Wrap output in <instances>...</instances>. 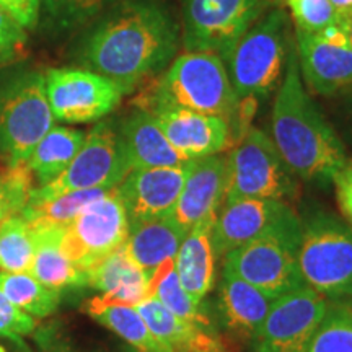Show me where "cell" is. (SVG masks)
I'll return each mask as SVG.
<instances>
[{"mask_svg": "<svg viewBox=\"0 0 352 352\" xmlns=\"http://www.w3.org/2000/svg\"><path fill=\"white\" fill-rule=\"evenodd\" d=\"M178 26L151 0L122 3L100 21L82 47V64L116 83L122 95L173 60Z\"/></svg>", "mask_w": 352, "mask_h": 352, "instance_id": "obj_1", "label": "cell"}, {"mask_svg": "<svg viewBox=\"0 0 352 352\" xmlns=\"http://www.w3.org/2000/svg\"><path fill=\"white\" fill-rule=\"evenodd\" d=\"M271 114L272 142L297 178L324 184L347 162L344 145L305 90L296 50L289 51Z\"/></svg>", "mask_w": 352, "mask_h": 352, "instance_id": "obj_2", "label": "cell"}, {"mask_svg": "<svg viewBox=\"0 0 352 352\" xmlns=\"http://www.w3.org/2000/svg\"><path fill=\"white\" fill-rule=\"evenodd\" d=\"M139 109L182 108L219 116L230 124L236 142L240 101L223 59L214 52H184L135 100Z\"/></svg>", "mask_w": 352, "mask_h": 352, "instance_id": "obj_3", "label": "cell"}, {"mask_svg": "<svg viewBox=\"0 0 352 352\" xmlns=\"http://www.w3.org/2000/svg\"><path fill=\"white\" fill-rule=\"evenodd\" d=\"M289 21L283 10L267 13L223 57L240 103L271 95L287 63Z\"/></svg>", "mask_w": 352, "mask_h": 352, "instance_id": "obj_4", "label": "cell"}, {"mask_svg": "<svg viewBox=\"0 0 352 352\" xmlns=\"http://www.w3.org/2000/svg\"><path fill=\"white\" fill-rule=\"evenodd\" d=\"M46 80L36 70H21L0 82V162L23 165L54 127Z\"/></svg>", "mask_w": 352, "mask_h": 352, "instance_id": "obj_5", "label": "cell"}, {"mask_svg": "<svg viewBox=\"0 0 352 352\" xmlns=\"http://www.w3.org/2000/svg\"><path fill=\"white\" fill-rule=\"evenodd\" d=\"M298 267L303 284L323 297H352V227L316 210L302 220Z\"/></svg>", "mask_w": 352, "mask_h": 352, "instance_id": "obj_6", "label": "cell"}, {"mask_svg": "<svg viewBox=\"0 0 352 352\" xmlns=\"http://www.w3.org/2000/svg\"><path fill=\"white\" fill-rule=\"evenodd\" d=\"M226 202L236 199H292L297 176L263 131L250 127L226 157Z\"/></svg>", "mask_w": 352, "mask_h": 352, "instance_id": "obj_7", "label": "cell"}, {"mask_svg": "<svg viewBox=\"0 0 352 352\" xmlns=\"http://www.w3.org/2000/svg\"><path fill=\"white\" fill-rule=\"evenodd\" d=\"M131 171L121 131L113 121H101L87 134L82 148L54 182L34 188L28 201H46L64 192L114 188Z\"/></svg>", "mask_w": 352, "mask_h": 352, "instance_id": "obj_8", "label": "cell"}, {"mask_svg": "<svg viewBox=\"0 0 352 352\" xmlns=\"http://www.w3.org/2000/svg\"><path fill=\"white\" fill-rule=\"evenodd\" d=\"M270 0H184L183 44L188 52L226 57L261 19Z\"/></svg>", "mask_w": 352, "mask_h": 352, "instance_id": "obj_9", "label": "cell"}, {"mask_svg": "<svg viewBox=\"0 0 352 352\" xmlns=\"http://www.w3.org/2000/svg\"><path fill=\"white\" fill-rule=\"evenodd\" d=\"M129 235V220L118 186L87 206L64 227L63 250L78 270L91 267L120 250Z\"/></svg>", "mask_w": 352, "mask_h": 352, "instance_id": "obj_10", "label": "cell"}, {"mask_svg": "<svg viewBox=\"0 0 352 352\" xmlns=\"http://www.w3.org/2000/svg\"><path fill=\"white\" fill-rule=\"evenodd\" d=\"M302 235H267L233 250L226 256L223 270L277 298L302 287L298 243Z\"/></svg>", "mask_w": 352, "mask_h": 352, "instance_id": "obj_11", "label": "cell"}, {"mask_svg": "<svg viewBox=\"0 0 352 352\" xmlns=\"http://www.w3.org/2000/svg\"><path fill=\"white\" fill-rule=\"evenodd\" d=\"M302 235V220L285 201L236 199L220 208L212 241L219 258L267 235Z\"/></svg>", "mask_w": 352, "mask_h": 352, "instance_id": "obj_12", "label": "cell"}, {"mask_svg": "<svg viewBox=\"0 0 352 352\" xmlns=\"http://www.w3.org/2000/svg\"><path fill=\"white\" fill-rule=\"evenodd\" d=\"M44 80L52 116L69 124L98 121L122 98L116 83L88 69H50Z\"/></svg>", "mask_w": 352, "mask_h": 352, "instance_id": "obj_13", "label": "cell"}, {"mask_svg": "<svg viewBox=\"0 0 352 352\" xmlns=\"http://www.w3.org/2000/svg\"><path fill=\"white\" fill-rule=\"evenodd\" d=\"M327 310V297L307 285L274 298L253 352H305Z\"/></svg>", "mask_w": 352, "mask_h": 352, "instance_id": "obj_14", "label": "cell"}, {"mask_svg": "<svg viewBox=\"0 0 352 352\" xmlns=\"http://www.w3.org/2000/svg\"><path fill=\"white\" fill-rule=\"evenodd\" d=\"M191 164V162H189ZM189 164L182 166L131 170L118 184L131 223L170 217L186 179Z\"/></svg>", "mask_w": 352, "mask_h": 352, "instance_id": "obj_15", "label": "cell"}, {"mask_svg": "<svg viewBox=\"0 0 352 352\" xmlns=\"http://www.w3.org/2000/svg\"><path fill=\"white\" fill-rule=\"evenodd\" d=\"M155 118L171 147L188 160L217 155L235 142L230 124L219 116L182 108H157Z\"/></svg>", "mask_w": 352, "mask_h": 352, "instance_id": "obj_16", "label": "cell"}, {"mask_svg": "<svg viewBox=\"0 0 352 352\" xmlns=\"http://www.w3.org/2000/svg\"><path fill=\"white\" fill-rule=\"evenodd\" d=\"M296 36L298 69L311 91L331 96L352 85V50L349 44L328 41L318 33L297 32Z\"/></svg>", "mask_w": 352, "mask_h": 352, "instance_id": "obj_17", "label": "cell"}, {"mask_svg": "<svg viewBox=\"0 0 352 352\" xmlns=\"http://www.w3.org/2000/svg\"><path fill=\"white\" fill-rule=\"evenodd\" d=\"M226 157L217 153L191 160L170 217L188 232L209 215L219 214L226 201Z\"/></svg>", "mask_w": 352, "mask_h": 352, "instance_id": "obj_18", "label": "cell"}, {"mask_svg": "<svg viewBox=\"0 0 352 352\" xmlns=\"http://www.w3.org/2000/svg\"><path fill=\"white\" fill-rule=\"evenodd\" d=\"M151 331L173 352H235L219 336L212 324H197L186 321L155 297H147L134 305Z\"/></svg>", "mask_w": 352, "mask_h": 352, "instance_id": "obj_19", "label": "cell"}, {"mask_svg": "<svg viewBox=\"0 0 352 352\" xmlns=\"http://www.w3.org/2000/svg\"><path fill=\"white\" fill-rule=\"evenodd\" d=\"M217 214L209 215L189 228L175 258L179 283L192 300L202 303L215 284V253L212 232Z\"/></svg>", "mask_w": 352, "mask_h": 352, "instance_id": "obj_20", "label": "cell"}, {"mask_svg": "<svg viewBox=\"0 0 352 352\" xmlns=\"http://www.w3.org/2000/svg\"><path fill=\"white\" fill-rule=\"evenodd\" d=\"M274 298L223 270L219 284V314L223 327L235 336L253 341L270 314Z\"/></svg>", "mask_w": 352, "mask_h": 352, "instance_id": "obj_21", "label": "cell"}, {"mask_svg": "<svg viewBox=\"0 0 352 352\" xmlns=\"http://www.w3.org/2000/svg\"><path fill=\"white\" fill-rule=\"evenodd\" d=\"M87 279V285L101 292L91 298L100 305L134 307L148 297L151 287V279L132 261L124 245L91 267Z\"/></svg>", "mask_w": 352, "mask_h": 352, "instance_id": "obj_22", "label": "cell"}, {"mask_svg": "<svg viewBox=\"0 0 352 352\" xmlns=\"http://www.w3.org/2000/svg\"><path fill=\"white\" fill-rule=\"evenodd\" d=\"M186 233L171 217L145 220L131 223L124 246L132 261L152 280L165 263L175 261Z\"/></svg>", "mask_w": 352, "mask_h": 352, "instance_id": "obj_23", "label": "cell"}, {"mask_svg": "<svg viewBox=\"0 0 352 352\" xmlns=\"http://www.w3.org/2000/svg\"><path fill=\"white\" fill-rule=\"evenodd\" d=\"M131 170L182 166L191 160L171 147L151 113L138 109L120 127Z\"/></svg>", "mask_w": 352, "mask_h": 352, "instance_id": "obj_24", "label": "cell"}, {"mask_svg": "<svg viewBox=\"0 0 352 352\" xmlns=\"http://www.w3.org/2000/svg\"><path fill=\"white\" fill-rule=\"evenodd\" d=\"M32 228L34 235V256L28 274L57 292L67 287L87 285L85 272L78 270L63 250L64 227L32 226Z\"/></svg>", "mask_w": 352, "mask_h": 352, "instance_id": "obj_25", "label": "cell"}, {"mask_svg": "<svg viewBox=\"0 0 352 352\" xmlns=\"http://www.w3.org/2000/svg\"><path fill=\"white\" fill-rule=\"evenodd\" d=\"M87 134L70 127L54 126L33 148L26 160V166L33 178L44 186L59 176L76 158L85 142Z\"/></svg>", "mask_w": 352, "mask_h": 352, "instance_id": "obj_26", "label": "cell"}, {"mask_svg": "<svg viewBox=\"0 0 352 352\" xmlns=\"http://www.w3.org/2000/svg\"><path fill=\"white\" fill-rule=\"evenodd\" d=\"M87 311L98 323L111 329L139 352H173L168 344L160 341L148 329L142 316L134 307L127 305H100L88 302Z\"/></svg>", "mask_w": 352, "mask_h": 352, "instance_id": "obj_27", "label": "cell"}, {"mask_svg": "<svg viewBox=\"0 0 352 352\" xmlns=\"http://www.w3.org/2000/svg\"><path fill=\"white\" fill-rule=\"evenodd\" d=\"M108 189L111 188L83 189V191L64 192L46 201H28L20 214L32 226L67 227L78 212H82L90 202L103 196Z\"/></svg>", "mask_w": 352, "mask_h": 352, "instance_id": "obj_28", "label": "cell"}, {"mask_svg": "<svg viewBox=\"0 0 352 352\" xmlns=\"http://www.w3.org/2000/svg\"><path fill=\"white\" fill-rule=\"evenodd\" d=\"M0 289L13 305L33 318H46L59 307L60 292L38 283L28 272H3Z\"/></svg>", "mask_w": 352, "mask_h": 352, "instance_id": "obj_29", "label": "cell"}, {"mask_svg": "<svg viewBox=\"0 0 352 352\" xmlns=\"http://www.w3.org/2000/svg\"><path fill=\"white\" fill-rule=\"evenodd\" d=\"M148 297H155L162 305L179 318L208 327L212 324L209 314L202 308V303L192 300V297L183 289L176 274L175 261L165 263L155 272L148 287Z\"/></svg>", "mask_w": 352, "mask_h": 352, "instance_id": "obj_30", "label": "cell"}, {"mask_svg": "<svg viewBox=\"0 0 352 352\" xmlns=\"http://www.w3.org/2000/svg\"><path fill=\"white\" fill-rule=\"evenodd\" d=\"M34 256L33 228L21 214H13L0 222V270L3 272H28Z\"/></svg>", "mask_w": 352, "mask_h": 352, "instance_id": "obj_31", "label": "cell"}, {"mask_svg": "<svg viewBox=\"0 0 352 352\" xmlns=\"http://www.w3.org/2000/svg\"><path fill=\"white\" fill-rule=\"evenodd\" d=\"M305 352H352V308L328 307Z\"/></svg>", "mask_w": 352, "mask_h": 352, "instance_id": "obj_32", "label": "cell"}, {"mask_svg": "<svg viewBox=\"0 0 352 352\" xmlns=\"http://www.w3.org/2000/svg\"><path fill=\"white\" fill-rule=\"evenodd\" d=\"M121 0H41L47 25L57 32L74 30L94 20Z\"/></svg>", "mask_w": 352, "mask_h": 352, "instance_id": "obj_33", "label": "cell"}, {"mask_svg": "<svg viewBox=\"0 0 352 352\" xmlns=\"http://www.w3.org/2000/svg\"><path fill=\"white\" fill-rule=\"evenodd\" d=\"M33 173L26 164L0 168V222L19 214L33 191Z\"/></svg>", "mask_w": 352, "mask_h": 352, "instance_id": "obj_34", "label": "cell"}, {"mask_svg": "<svg viewBox=\"0 0 352 352\" xmlns=\"http://www.w3.org/2000/svg\"><path fill=\"white\" fill-rule=\"evenodd\" d=\"M297 32L320 33L338 21L340 12L329 0H285Z\"/></svg>", "mask_w": 352, "mask_h": 352, "instance_id": "obj_35", "label": "cell"}, {"mask_svg": "<svg viewBox=\"0 0 352 352\" xmlns=\"http://www.w3.org/2000/svg\"><path fill=\"white\" fill-rule=\"evenodd\" d=\"M28 34L12 16L0 10V70L26 57Z\"/></svg>", "mask_w": 352, "mask_h": 352, "instance_id": "obj_36", "label": "cell"}, {"mask_svg": "<svg viewBox=\"0 0 352 352\" xmlns=\"http://www.w3.org/2000/svg\"><path fill=\"white\" fill-rule=\"evenodd\" d=\"M34 328L36 321L33 316L13 305L0 289V336L21 344V336L33 333Z\"/></svg>", "mask_w": 352, "mask_h": 352, "instance_id": "obj_37", "label": "cell"}, {"mask_svg": "<svg viewBox=\"0 0 352 352\" xmlns=\"http://www.w3.org/2000/svg\"><path fill=\"white\" fill-rule=\"evenodd\" d=\"M0 10L12 16L23 30H33L38 25L41 0H0Z\"/></svg>", "mask_w": 352, "mask_h": 352, "instance_id": "obj_38", "label": "cell"}, {"mask_svg": "<svg viewBox=\"0 0 352 352\" xmlns=\"http://www.w3.org/2000/svg\"><path fill=\"white\" fill-rule=\"evenodd\" d=\"M336 201L347 223L352 227V160L347 158L344 165L333 176Z\"/></svg>", "mask_w": 352, "mask_h": 352, "instance_id": "obj_39", "label": "cell"}, {"mask_svg": "<svg viewBox=\"0 0 352 352\" xmlns=\"http://www.w3.org/2000/svg\"><path fill=\"white\" fill-rule=\"evenodd\" d=\"M336 25L342 30V33H344V36L347 39V44H349L351 50H352V8H349V10H344V12H340Z\"/></svg>", "mask_w": 352, "mask_h": 352, "instance_id": "obj_40", "label": "cell"}, {"mask_svg": "<svg viewBox=\"0 0 352 352\" xmlns=\"http://www.w3.org/2000/svg\"><path fill=\"white\" fill-rule=\"evenodd\" d=\"M338 12H344L352 8V0H329Z\"/></svg>", "mask_w": 352, "mask_h": 352, "instance_id": "obj_41", "label": "cell"}, {"mask_svg": "<svg viewBox=\"0 0 352 352\" xmlns=\"http://www.w3.org/2000/svg\"><path fill=\"white\" fill-rule=\"evenodd\" d=\"M0 352H7V349L3 346H0Z\"/></svg>", "mask_w": 352, "mask_h": 352, "instance_id": "obj_42", "label": "cell"}, {"mask_svg": "<svg viewBox=\"0 0 352 352\" xmlns=\"http://www.w3.org/2000/svg\"><path fill=\"white\" fill-rule=\"evenodd\" d=\"M274 2H279V3H285V0H274Z\"/></svg>", "mask_w": 352, "mask_h": 352, "instance_id": "obj_43", "label": "cell"}]
</instances>
